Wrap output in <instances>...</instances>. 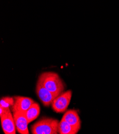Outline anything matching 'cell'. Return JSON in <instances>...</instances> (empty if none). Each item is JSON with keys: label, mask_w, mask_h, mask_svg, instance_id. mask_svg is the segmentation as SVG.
<instances>
[{"label": "cell", "mask_w": 119, "mask_h": 134, "mask_svg": "<svg viewBox=\"0 0 119 134\" xmlns=\"http://www.w3.org/2000/svg\"><path fill=\"white\" fill-rule=\"evenodd\" d=\"M37 81L48 90L58 96L63 92L65 88L62 79L55 72H47L41 74L38 76Z\"/></svg>", "instance_id": "obj_1"}, {"label": "cell", "mask_w": 119, "mask_h": 134, "mask_svg": "<svg viewBox=\"0 0 119 134\" xmlns=\"http://www.w3.org/2000/svg\"><path fill=\"white\" fill-rule=\"evenodd\" d=\"M59 121L57 119L43 117L31 126L33 134H57Z\"/></svg>", "instance_id": "obj_2"}, {"label": "cell", "mask_w": 119, "mask_h": 134, "mask_svg": "<svg viewBox=\"0 0 119 134\" xmlns=\"http://www.w3.org/2000/svg\"><path fill=\"white\" fill-rule=\"evenodd\" d=\"M72 96V91L67 90L62 92L52 102V108L55 112L61 113L67 110Z\"/></svg>", "instance_id": "obj_3"}, {"label": "cell", "mask_w": 119, "mask_h": 134, "mask_svg": "<svg viewBox=\"0 0 119 134\" xmlns=\"http://www.w3.org/2000/svg\"><path fill=\"white\" fill-rule=\"evenodd\" d=\"M36 93L43 105L47 107L51 105L52 102L58 96L48 90L38 81L36 83Z\"/></svg>", "instance_id": "obj_4"}, {"label": "cell", "mask_w": 119, "mask_h": 134, "mask_svg": "<svg viewBox=\"0 0 119 134\" xmlns=\"http://www.w3.org/2000/svg\"><path fill=\"white\" fill-rule=\"evenodd\" d=\"M14 104L11 107L12 112H18L25 113L34 103V101L29 97L15 96L14 97Z\"/></svg>", "instance_id": "obj_5"}, {"label": "cell", "mask_w": 119, "mask_h": 134, "mask_svg": "<svg viewBox=\"0 0 119 134\" xmlns=\"http://www.w3.org/2000/svg\"><path fill=\"white\" fill-rule=\"evenodd\" d=\"M1 118V123L3 131L5 134H16V127L13 114L11 111Z\"/></svg>", "instance_id": "obj_6"}, {"label": "cell", "mask_w": 119, "mask_h": 134, "mask_svg": "<svg viewBox=\"0 0 119 134\" xmlns=\"http://www.w3.org/2000/svg\"><path fill=\"white\" fill-rule=\"evenodd\" d=\"M12 113L17 131L20 134H29V122L25 113L18 112Z\"/></svg>", "instance_id": "obj_7"}, {"label": "cell", "mask_w": 119, "mask_h": 134, "mask_svg": "<svg viewBox=\"0 0 119 134\" xmlns=\"http://www.w3.org/2000/svg\"><path fill=\"white\" fill-rule=\"evenodd\" d=\"M62 118L73 127L80 130L81 122L80 116L76 110H69L67 111L65 113Z\"/></svg>", "instance_id": "obj_8"}, {"label": "cell", "mask_w": 119, "mask_h": 134, "mask_svg": "<svg viewBox=\"0 0 119 134\" xmlns=\"http://www.w3.org/2000/svg\"><path fill=\"white\" fill-rule=\"evenodd\" d=\"M40 113V106L37 103L34 102L25 113L29 124L36 119Z\"/></svg>", "instance_id": "obj_9"}, {"label": "cell", "mask_w": 119, "mask_h": 134, "mask_svg": "<svg viewBox=\"0 0 119 134\" xmlns=\"http://www.w3.org/2000/svg\"><path fill=\"white\" fill-rule=\"evenodd\" d=\"M78 131L65 121L63 118L59 123L58 133L60 134H76Z\"/></svg>", "instance_id": "obj_10"}, {"label": "cell", "mask_w": 119, "mask_h": 134, "mask_svg": "<svg viewBox=\"0 0 119 134\" xmlns=\"http://www.w3.org/2000/svg\"><path fill=\"white\" fill-rule=\"evenodd\" d=\"M15 103V99L11 97H2L0 100V106L4 108L10 109L13 106Z\"/></svg>", "instance_id": "obj_11"}, {"label": "cell", "mask_w": 119, "mask_h": 134, "mask_svg": "<svg viewBox=\"0 0 119 134\" xmlns=\"http://www.w3.org/2000/svg\"><path fill=\"white\" fill-rule=\"evenodd\" d=\"M10 111V109H6V108H3L2 106H0V117L2 116L3 115H4V114H5L6 113H7Z\"/></svg>", "instance_id": "obj_12"}]
</instances>
